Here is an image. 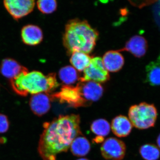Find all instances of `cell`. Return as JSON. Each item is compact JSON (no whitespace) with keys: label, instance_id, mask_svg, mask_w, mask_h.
<instances>
[{"label":"cell","instance_id":"cell-1","mask_svg":"<svg viewBox=\"0 0 160 160\" xmlns=\"http://www.w3.org/2000/svg\"><path fill=\"white\" fill-rule=\"evenodd\" d=\"M78 114L61 115L44 123L38 151L43 160H56L58 154L68 150L75 138L82 135Z\"/></svg>","mask_w":160,"mask_h":160},{"label":"cell","instance_id":"cell-2","mask_svg":"<svg viewBox=\"0 0 160 160\" xmlns=\"http://www.w3.org/2000/svg\"><path fill=\"white\" fill-rule=\"evenodd\" d=\"M98 35L87 21L74 19L66 25L63 44L69 54L76 51L89 54L94 49Z\"/></svg>","mask_w":160,"mask_h":160},{"label":"cell","instance_id":"cell-3","mask_svg":"<svg viewBox=\"0 0 160 160\" xmlns=\"http://www.w3.org/2000/svg\"><path fill=\"white\" fill-rule=\"evenodd\" d=\"M12 88L21 96L45 92L49 94L59 86L54 73L45 75L38 71L28 69L10 80Z\"/></svg>","mask_w":160,"mask_h":160},{"label":"cell","instance_id":"cell-4","mask_svg":"<svg viewBox=\"0 0 160 160\" xmlns=\"http://www.w3.org/2000/svg\"><path fill=\"white\" fill-rule=\"evenodd\" d=\"M128 115L132 126L139 129H146L154 127L158 112L154 104L142 102L131 106Z\"/></svg>","mask_w":160,"mask_h":160},{"label":"cell","instance_id":"cell-5","mask_svg":"<svg viewBox=\"0 0 160 160\" xmlns=\"http://www.w3.org/2000/svg\"><path fill=\"white\" fill-rule=\"evenodd\" d=\"M51 100H57L61 103H66L70 107L78 108L89 106L83 98L77 86H62L60 91L50 95Z\"/></svg>","mask_w":160,"mask_h":160},{"label":"cell","instance_id":"cell-6","mask_svg":"<svg viewBox=\"0 0 160 160\" xmlns=\"http://www.w3.org/2000/svg\"><path fill=\"white\" fill-rule=\"evenodd\" d=\"M109 72L106 70L102 58H92L88 67L84 70L83 77L80 78V82L92 81L98 83H103L109 79Z\"/></svg>","mask_w":160,"mask_h":160},{"label":"cell","instance_id":"cell-7","mask_svg":"<svg viewBox=\"0 0 160 160\" xmlns=\"http://www.w3.org/2000/svg\"><path fill=\"white\" fill-rule=\"evenodd\" d=\"M126 150L125 143L114 138H107L101 147L102 156L106 160H122L125 157Z\"/></svg>","mask_w":160,"mask_h":160},{"label":"cell","instance_id":"cell-8","mask_svg":"<svg viewBox=\"0 0 160 160\" xmlns=\"http://www.w3.org/2000/svg\"><path fill=\"white\" fill-rule=\"evenodd\" d=\"M3 3L7 11L16 20L31 13L35 5L33 0H6Z\"/></svg>","mask_w":160,"mask_h":160},{"label":"cell","instance_id":"cell-9","mask_svg":"<svg viewBox=\"0 0 160 160\" xmlns=\"http://www.w3.org/2000/svg\"><path fill=\"white\" fill-rule=\"evenodd\" d=\"M77 86L82 97L89 104L98 101L102 96L104 89L100 83L92 82H80Z\"/></svg>","mask_w":160,"mask_h":160},{"label":"cell","instance_id":"cell-10","mask_svg":"<svg viewBox=\"0 0 160 160\" xmlns=\"http://www.w3.org/2000/svg\"><path fill=\"white\" fill-rule=\"evenodd\" d=\"M51 97L48 93L42 92L32 95L29 100V106L36 115L42 116L51 108Z\"/></svg>","mask_w":160,"mask_h":160},{"label":"cell","instance_id":"cell-11","mask_svg":"<svg viewBox=\"0 0 160 160\" xmlns=\"http://www.w3.org/2000/svg\"><path fill=\"white\" fill-rule=\"evenodd\" d=\"M148 49V42L145 38L139 35H135L129 39L125 47L118 51H127L135 57H142L146 54Z\"/></svg>","mask_w":160,"mask_h":160},{"label":"cell","instance_id":"cell-12","mask_svg":"<svg viewBox=\"0 0 160 160\" xmlns=\"http://www.w3.org/2000/svg\"><path fill=\"white\" fill-rule=\"evenodd\" d=\"M22 41L28 46H35L43 40L42 31L39 27L33 25L24 26L21 31Z\"/></svg>","mask_w":160,"mask_h":160},{"label":"cell","instance_id":"cell-13","mask_svg":"<svg viewBox=\"0 0 160 160\" xmlns=\"http://www.w3.org/2000/svg\"><path fill=\"white\" fill-rule=\"evenodd\" d=\"M102 59L106 70L110 72L119 71L122 68L125 62L122 55L118 50L107 52Z\"/></svg>","mask_w":160,"mask_h":160},{"label":"cell","instance_id":"cell-14","mask_svg":"<svg viewBox=\"0 0 160 160\" xmlns=\"http://www.w3.org/2000/svg\"><path fill=\"white\" fill-rule=\"evenodd\" d=\"M27 69L26 67L20 65L17 61L12 58L3 60L0 66L1 74L10 80L13 79Z\"/></svg>","mask_w":160,"mask_h":160},{"label":"cell","instance_id":"cell-15","mask_svg":"<svg viewBox=\"0 0 160 160\" xmlns=\"http://www.w3.org/2000/svg\"><path fill=\"white\" fill-rule=\"evenodd\" d=\"M132 126L129 119L125 116H118L112 121V130L118 137L128 136L132 130Z\"/></svg>","mask_w":160,"mask_h":160},{"label":"cell","instance_id":"cell-16","mask_svg":"<svg viewBox=\"0 0 160 160\" xmlns=\"http://www.w3.org/2000/svg\"><path fill=\"white\" fill-rule=\"evenodd\" d=\"M70 147L72 154L79 157L86 156L91 149V145L89 140L85 137L81 136L73 140Z\"/></svg>","mask_w":160,"mask_h":160},{"label":"cell","instance_id":"cell-17","mask_svg":"<svg viewBox=\"0 0 160 160\" xmlns=\"http://www.w3.org/2000/svg\"><path fill=\"white\" fill-rule=\"evenodd\" d=\"M92 59L89 54L76 51L72 53L70 62L72 67L77 70L84 71L90 64Z\"/></svg>","mask_w":160,"mask_h":160},{"label":"cell","instance_id":"cell-18","mask_svg":"<svg viewBox=\"0 0 160 160\" xmlns=\"http://www.w3.org/2000/svg\"><path fill=\"white\" fill-rule=\"evenodd\" d=\"M146 81L152 86H160V58L146 67Z\"/></svg>","mask_w":160,"mask_h":160},{"label":"cell","instance_id":"cell-19","mask_svg":"<svg viewBox=\"0 0 160 160\" xmlns=\"http://www.w3.org/2000/svg\"><path fill=\"white\" fill-rule=\"evenodd\" d=\"M58 76L61 81L67 86H70L79 79L76 69L71 66H67L61 68Z\"/></svg>","mask_w":160,"mask_h":160},{"label":"cell","instance_id":"cell-20","mask_svg":"<svg viewBox=\"0 0 160 160\" xmlns=\"http://www.w3.org/2000/svg\"><path fill=\"white\" fill-rule=\"evenodd\" d=\"M90 129L97 137L104 138L110 132V124L106 119H98L92 123Z\"/></svg>","mask_w":160,"mask_h":160},{"label":"cell","instance_id":"cell-21","mask_svg":"<svg viewBox=\"0 0 160 160\" xmlns=\"http://www.w3.org/2000/svg\"><path fill=\"white\" fill-rule=\"evenodd\" d=\"M139 152L142 157L145 160H158L160 157L159 149L152 144L143 145L140 148Z\"/></svg>","mask_w":160,"mask_h":160},{"label":"cell","instance_id":"cell-22","mask_svg":"<svg viewBox=\"0 0 160 160\" xmlns=\"http://www.w3.org/2000/svg\"><path fill=\"white\" fill-rule=\"evenodd\" d=\"M38 9L44 14H50L56 10L57 2L55 0H42L37 2Z\"/></svg>","mask_w":160,"mask_h":160},{"label":"cell","instance_id":"cell-23","mask_svg":"<svg viewBox=\"0 0 160 160\" xmlns=\"http://www.w3.org/2000/svg\"><path fill=\"white\" fill-rule=\"evenodd\" d=\"M9 122L5 115L0 113V133H5L9 129Z\"/></svg>","mask_w":160,"mask_h":160},{"label":"cell","instance_id":"cell-24","mask_svg":"<svg viewBox=\"0 0 160 160\" xmlns=\"http://www.w3.org/2000/svg\"><path fill=\"white\" fill-rule=\"evenodd\" d=\"M157 143L158 147L159 149H160V133L158 136V137L157 139Z\"/></svg>","mask_w":160,"mask_h":160},{"label":"cell","instance_id":"cell-25","mask_svg":"<svg viewBox=\"0 0 160 160\" xmlns=\"http://www.w3.org/2000/svg\"><path fill=\"white\" fill-rule=\"evenodd\" d=\"M77 160H89L87 158H82L78 159Z\"/></svg>","mask_w":160,"mask_h":160}]
</instances>
